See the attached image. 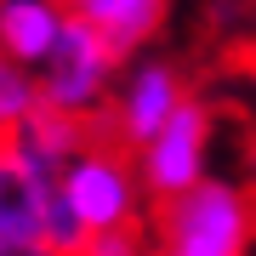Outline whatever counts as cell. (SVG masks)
Segmentation results:
<instances>
[{
    "instance_id": "1",
    "label": "cell",
    "mask_w": 256,
    "mask_h": 256,
    "mask_svg": "<svg viewBox=\"0 0 256 256\" xmlns=\"http://www.w3.org/2000/svg\"><path fill=\"white\" fill-rule=\"evenodd\" d=\"M256 239V200L245 182L205 176L176 200L154 205L148 250L154 256H245Z\"/></svg>"
},
{
    "instance_id": "2",
    "label": "cell",
    "mask_w": 256,
    "mask_h": 256,
    "mask_svg": "<svg viewBox=\"0 0 256 256\" xmlns=\"http://www.w3.org/2000/svg\"><path fill=\"white\" fill-rule=\"evenodd\" d=\"M57 200L80 222V234L92 239V234H114V228H137L142 188H137V171H131L126 148L86 142L57 176Z\"/></svg>"
},
{
    "instance_id": "3",
    "label": "cell",
    "mask_w": 256,
    "mask_h": 256,
    "mask_svg": "<svg viewBox=\"0 0 256 256\" xmlns=\"http://www.w3.org/2000/svg\"><path fill=\"white\" fill-rule=\"evenodd\" d=\"M114 74H120V57L108 52V40L97 28H86L80 18H68L57 46H52V57L34 68L40 108H52L63 120H86V114H97L108 102Z\"/></svg>"
},
{
    "instance_id": "4",
    "label": "cell",
    "mask_w": 256,
    "mask_h": 256,
    "mask_svg": "<svg viewBox=\"0 0 256 256\" xmlns=\"http://www.w3.org/2000/svg\"><path fill=\"white\" fill-rule=\"evenodd\" d=\"M131 171H137V188L154 205L205 182L210 176V108L200 97H182V108L160 126V137H148L131 154Z\"/></svg>"
},
{
    "instance_id": "5",
    "label": "cell",
    "mask_w": 256,
    "mask_h": 256,
    "mask_svg": "<svg viewBox=\"0 0 256 256\" xmlns=\"http://www.w3.org/2000/svg\"><path fill=\"white\" fill-rule=\"evenodd\" d=\"M188 86H182V68L171 63V57H131V63H120L114 74V92H108V120H114V137L120 148H137L148 137H160V126L182 108Z\"/></svg>"
},
{
    "instance_id": "6",
    "label": "cell",
    "mask_w": 256,
    "mask_h": 256,
    "mask_svg": "<svg viewBox=\"0 0 256 256\" xmlns=\"http://www.w3.org/2000/svg\"><path fill=\"white\" fill-rule=\"evenodd\" d=\"M0 148L18 160V171L34 176V182H57L63 165L86 148V137H80V120H63V114H52V108H34L12 137H0Z\"/></svg>"
},
{
    "instance_id": "7",
    "label": "cell",
    "mask_w": 256,
    "mask_h": 256,
    "mask_svg": "<svg viewBox=\"0 0 256 256\" xmlns=\"http://www.w3.org/2000/svg\"><path fill=\"white\" fill-rule=\"evenodd\" d=\"M68 18H80L86 28H97L108 40V52L126 63L131 52H142L148 40L165 28V12L171 0H63Z\"/></svg>"
},
{
    "instance_id": "8",
    "label": "cell",
    "mask_w": 256,
    "mask_h": 256,
    "mask_svg": "<svg viewBox=\"0 0 256 256\" xmlns=\"http://www.w3.org/2000/svg\"><path fill=\"white\" fill-rule=\"evenodd\" d=\"M63 23H68L63 0H0V57H12L34 74L52 57Z\"/></svg>"
},
{
    "instance_id": "9",
    "label": "cell",
    "mask_w": 256,
    "mask_h": 256,
    "mask_svg": "<svg viewBox=\"0 0 256 256\" xmlns=\"http://www.w3.org/2000/svg\"><path fill=\"white\" fill-rule=\"evenodd\" d=\"M34 108H40L34 74H28L23 63H12V57H0V137H12Z\"/></svg>"
},
{
    "instance_id": "10",
    "label": "cell",
    "mask_w": 256,
    "mask_h": 256,
    "mask_svg": "<svg viewBox=\"0 0 256 256\" xmlns=\"http://www.w3.org/2000/svg\"><path fill=\"white\" fill-rule=\"evenodd\" d=\"M74 256H154L142 228H114V234H92Z\"/></svg>"
},
{
    "instance_id": "11",
    "label": "cell",
    "mask_w": 256,
    "mask_h": 256,
    "mask_svg": "<svg viewBox=\"0 0 256 256\" xmlns=\"http://www.w3.org/2000/svg\"><path fill=\"white\" fill-rule=\"evenodd\" d=\"M12 256H57V250H46V245H34V250H12Z\"/></svg>"
}]
</instances>
